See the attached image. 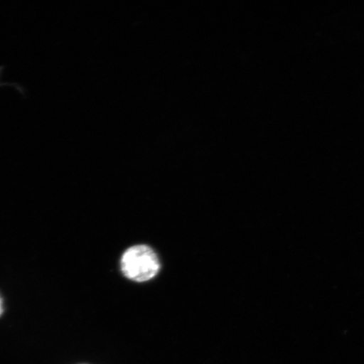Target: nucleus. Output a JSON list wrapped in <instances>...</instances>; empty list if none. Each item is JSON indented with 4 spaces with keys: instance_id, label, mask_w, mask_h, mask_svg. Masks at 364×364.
Returning a JSON list of instances; mask_svg holds the SVG:
<instances>
[{
    "instance_id": "nucleus-1",
    "label": "nucleus",
    "mask_w": 364,
    "mask_h": 364,
    "mask_svg": "<svg viewBox=\"0 0 364 364\" xmlns=\"http://www.w3.org/2000/svg\"><path fill=\"white\" fill-rule=\"evenodd\" d=\"M121 267L127 279L144 283L158 274L161 262L152 248L138 245L127 249L122 255Z\"/></svg>"
},
{
    "instance_id": "nucleus-2",
    "label": "nucleus",
    "mask_w": 364,
    "mask_h": 364,
    "mask_svg": "<svg viewBox=\"0 0 364 364\" xmlns=\"http://www.w3.org/2000/svg\"><path fill=\"white\" fill-rule=\"evenodd\" d=\"M3 306H2V300H1V298H0V316L2 315L3 314Z\"/></svg>"
}]
</instances>
